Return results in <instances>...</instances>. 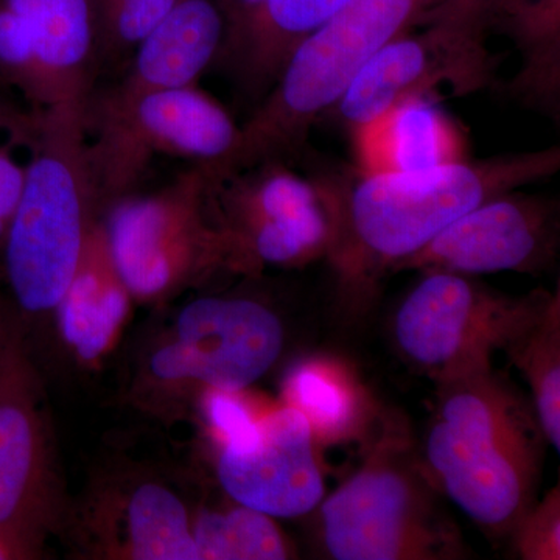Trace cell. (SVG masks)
I'll use <instances>...</instances> for the list:
<instances>
[{
    "instance_id": "cell-1",
    "label": "cell",
    "mask_w": 560,
    "mask_h": 560,
    "mask_svg": "<svg viewBox=\"0 0 560 560\" xmlns=\"http://www.w3.org/2000/svg\"><path fill=\"white\" fill-rule=\"evenodd\" d=\"M560 168L558 145L407 173H316L335 237L329 259L340 289L368 294L372 283L448 224L482 202L540 183Z\"/></svg>"
},
{
    "instance_id": "cell-2",
    "label": "cell",
    "mask_w": 560,
    "mask_h": 560,
    "mask_svg": "<svg viewBox=\"0 0 560 560\" xmlns=\"http://www.w3.org/2000/svg\"><path fill=\"white\" fill-rule=\"evenodd\" d=\"M434 385L423 466L490 539L510 536L536 503L544 466L547 438L533 404L493 368Z\"/></svg>"
},
{
    "instance_id": "cell-3",
    "label": "cell",
    "mask_w": 560,
    "mask_h": 560,
    "mask_svg": "<svg viewBox=\"0 0 560 560\" xmlns=\"http://www.w3.org/2000/svg\"><path fill=\"white\" fill-rule=\"evenodd\" d=\"M28 153L20 202L0 250L18 308L46 315L68 290L84 238L101 213L84 103L40 110L38 138Z\"/></svg>"
},
{
    "instance_id": "cell-4",
    "label": "cell",
    "mask_w": 560,
    "mask_h": 560,
    "mask_svg": "<svg viewBox=\"0 0 560 560\" xmlns=\"http://www.w3.org/2000/svg\"><path fill=\"white\" fill-rule=\"evenodd\" d=\"M359 469L320 501V534L337 560L469 558L401 419L378 427Z\"/></svg>"
},
{
    "instance_id": "cell-5",
    "label": "cell",
    "mask_w": 560,
    "mask_h": 560,
    "mask_svg": "<svg viewBox=\"0 0 560 560\" xmlns=\"http://www.w3.org/2000/svg\"><path fill=\"white\" fill-rule=\"evenodd\" d=\"M433 0H350L302 40L245 124L220 178L264 161L296 160L320 114L334 108L383 46L419 25Z\"/></svg>"
},
{
    "instance_id": "cell-6",
    "label": "cell",
    "mask_w": 560,
    "mask_h": 560,
    "mask_svg": "<svg viewBox=\"0 0 560 560\" xmlns=\"http://www.w3.org/2000/svg\"><path fill=\"white\" fill-rule=\"evenodd\" d=\"M213 183L209 165L191 164L161 190L132 191L105 209L110 254L132 298L162 300L220 270L256 275L221 226Z\"/></svg>"
},
{
    "instance_id": "cell-7",
    "label": "cell",
    "mask_w": 560,
    "mask_h": 560,
    "mask_svg": "<svg viewBox=\"0 0 560 560\" xmlns=\"http://www.w3.org/2000/svg\"><path fill=\"white\" fill-rule=\"evenodd\" d=\"M88 156L101 213L136 191L154 156L221 172L238 145L241 127L198 84L110 98L97 90L84 103Z\"/></svg>"
},
{
    "instance_id": "cell-8",
    "label": "cell",
    "mask_w": 560,
    "mask_h": 560,
    "mask_svg": "<svg viewBox=\"0 0 560 560\" xmlns=\"http://www.w3.org/2000/svg\"><path fill=\"white\" fill-rule=\"evenodd\" d=\"M551 294L508 296L458 272H422L394 315V345L434 383L490 370L493 355L528 329Z\"/></svg>"
},
{
    "instance_id": "cell-9",
    "label": "cell",
    "mask_w": 560,
    "mask_h": 560,
    "mask_svg": "<svg viewBox=\"0 0 560 560\" xmlns=\"http://www.w3.org/2000/svg\"><path fill=\"white\" fill-rule=\"evenodd\" d=\"M62 511L46 390L20 327L0 352V541L27 558Z\"/></svg>"
},
{
    "instance_id": "cell-10",
    "label": "cell",
    "mask_w": 560,
    "mask_h": 560,
    "mask_svg": "<svg viewBox=\"0 0 560 560\" xmlns=\"http://www.w3.org/2000/svg\"><path fill=\"white\" fill-rule=\"evenodd\" d=\"M102 68L95 0H0V84L31 109L86 103Z\"/></svg>"
},
{
    "instance_id": "cell-11",
    "label": "cell",
    "mask_w": 560,
    "mask_h": 560,
    "mask_svg": "<svg viewBox=\"0 0 560 560\" xmlns=\"http://www.w3.org/2000/svg\"><path fill=\"white\" fill-rule=\"evenodd\" d=\"M383 46L335 103V116L350 130L416 98H434L442 88L464 97L495 83L497 58L486 33L430 22Z\"/></svg>"
},
{
    "instance_id": "cell-12",
    "label": "cell",
    "mask_w": 560,
    "mask_h": 560,
    "mask_svg": "<svg viewBox=\"0 0 560 560\" xmlns=\"http://www.w3.org/2000/svg\"><path fill=\"white\" fill-rule=\"evenodd\" d=\"M283 340L282 320L264 302L198 298L179 312L172 340L153 353L150 370L158 381L237 393L278 363Z\"/></svg>"
},
{
    "instance_id": "cell-13",
    "label": "cell",
    "mask_w": 560,
    "mask_h": 560,
    "mask_svg": "<svg viewBox=\"0 0 560 560\" xmlns=\"http://www.w3.org/2000/svg\"><path fill=\"white\" fill-rule=\"evenodd\" d=\"M559 243L558 200L512 190L464 213L390 271L536 275L552 267Z\"/></svg>"
},
{
    "instance_id": "cell-14",
    "label": "cell",
    "mask_w": 560,
    "mask_h": 560,
    "mask_svg": "<svg viewBox=\"0 0 560 560\" xmlns=\"http://www.w3.org/2000/svg\"><path fill=\"white\" fill-rule=\"evenodd\" d=\"M217 475L235 503L270 517H302L324 500L315 438L296 408L259 420L256 436L245 444H224Z\"/></svg>"
},
{
    "instance_id": "cell-15",
    "label": "cell",
    "mask_w": 560,
    "mask_h": 560,
    "mask_svg": "<svg viewBox=\"0 0 560 560\" xmlns=\"http://www.w3.org/2000/svg\"><path fill=\"white\" fill-rule=\"evenodd\" d=\"M226 24L217 0H178L132 50L120 81L101 90L110 98L191 86L223 50Z\"/></svg>"
},
{
    "instance_id": "cell-16",
    "label": "cell",
    "mask_w": 560,
    "mask_h": 560,
    "mask_svg": "<svg viewBox=\"0 0 560 560\" xmlns=\"http://www.w3.org/2000/svg\"><path fill=\"white\" fill-rule=\"evenodd\" d=\"M357 171L407 173L467 160V140L434 98L394 106L350 130Z\"/></svg>"
},
{
    "instance_id": "cell-17",
    "label": "cell",
    "mask_w": 560,
    "mask_h": 560,
    "mask_svg": "<svg viewBox=\"0 0 560 560\" xmlns=\"http://www.w3.org/2000/svg\"><path fill=\"white\" fill-rule=\"evenodd\" d=\"M131 298L98 219L84 238L77 270L55 308L62 337L80 359H98L109 348L127 318Z\"/></svg>"
},
{
    "instance_id": "cell-18",
    "label": "cell",
    "mask_w": 560,
    "mask_h": 560,
    "mask_svg": "<svg viewBox=\"0 0 560 560\" xmlns=\"http://www.w3.org/2000/svg\"><path fill=\"white\" fill-rule=\"evenodd\" d=\"M350 0H265L238 35L221 50L226 66L253 97H264L302 40L323 27Z\"/></svg>"
},
{
    "instance_id": "cell-19",
    "label": "cell",
    "mask_w": 560,
    "mask_h": 560,
    "mask_svg": "<svg viewBox=\"0 0 560 560\" xmlns=\"http://www.w3.org/2000/svg\"><path fill=\"white\" fill-rule=\"evenodd\" d=\"M506 33L522 66L504 84L510 97L552 120L560 116V0H499L490 31Z\"/></svg>"
},
{
    "instance_id": "cell-20",
    "label": "cell",
    "mask_w": 560,
    "mask_h": 560,
    "mask_svg": "<svg viewBox=\"0 0 560 560\" xmlns=\"http://www.w3.org/2000/svg\"><path fill=\"white\" fill-rule=\"evenodd\" d=\"M124 540L117 550L138 560H200L189 514L175 492L158 482L132 490L121 511Z\"/></svg>"
},
{
    "instance_id": "cell-21",
    "label": "cell",
    "mask_w": 560,
    "mask_h": 560,
    "mask_svg": "<svg viewBox=\"0 0 560 560\" xmlns=\"http://www.w3.org/2000/svg\"><path fill=\"white\" fill-rule=\"evenodd\" d=\"M289 407L311 423L316 441L337 442L355 436L366 415V399L355 381L330 361H304L287 378Z\"/></svg>"
},
{
    "instance_id": "cell-22",
    "label": "cell",
    "mask_w": 560,
    "mask_h": 560,
    "mask_svg": "<svg viewBox=\"0 0 560 560\" xmlns=\"http://www.w3.org/2000/svg\"><path fill=\"white\" fill-rule=\"evenodd\" d=\"M533 394L534 411L547 442L560 452V294L504 350Z\"/></svg>"
},
{
    "instance_id": "cell-23",
    "label": "cell",
    "mask_w": 560,
    "mask_h": 560,
    "mask_svg": "<svg viewBox=\"0 0 560 560\" xmlns=\"http://www.w3.org/2000/svg\"><path fill=\"white\" fill-rule=\"evenodd\" d=\"M191 533L200 560L291 558L289 541L272 517L242 504L228 511H202Z\"/></svg>"
},
{
    "instance_id": "cell-24",
    "label": "cell",
    "mask_w": 560,
    "mask_h": 560,
    "mask_svg": "<svg viewBox=\"0 0 560 560\" xmlns=\"http://www.w3.org/2000/svg\"><path fill=\"white\" fill-rule=\"evenodd\" d=\"M178 0H95L102 65L130 60L132 50Z\"/></svg>"
},
{
    "instance_id": "cell-25",
    "label": "cell",
    "mask_w": 560,
    "mask_h": 560,
    "mask_svg": "<svg viewBox=\"0 0 560 560\" xmlns=\"http://www.w3.org/2000/svg\"><path fill=\"white\" fill-rule=\"evenodd\" d=\"M560 493L551 489L540 503H534L514 526L510 536L515 552L526 560L560 559Z\"/></svg>"
},
{
    "instance_id": "cell-26",
    "label": "cell",
    "mask_w": 560,
    "mask_h": 560,
    "mask_svg": "<svg viewBox=\"0 0 560 560\" xmlns=\"http://www.w3.org/2000/svg\"><path fill=\"white\" fill-rule=\"evenodd\" d=\"M206 412L224 444H245L256 436L259 420H254L230 390L213 389L206 400Z\"/></svg>"
},
{
    "instance_id": "cell-27",
    "label": "cell",
    "mask_w": 560,
    "mask_h": 560,
    "mask_svg": "<svg viewBox=\"0 0 560 560\" xmlns=\"http://www.w3.org/2000/svg\"><path fill=\"white\" fill-rule=\"evenodd\" d=\"M497 2L499 0H433L419 25L444 22L488 35Z\"/></svg>"
},
{
    "instance_id": "cell-28",
    "label": "cell",
    "mask_w": 560,
    "mask_h": 560,
    "mask_svg": "<svg viewBox=\"0 0 560 560\" xmlns=\"http://www.w3.org/2000/svg\"><path fill=\"white\" fill-rule=\"evenodd\" d=\"M13 145H0V246L13 219L24 187L25 165L11 153Z\"/></svg>"
},
{
    "instance_id": "cell-29",
    "label": "cell",
    "mask_w": 560,
    "mask_h": 560,
    "mask_svg": "<svg viewBox=\"0 0 560 560\" xmlns=\"http://www.w3.org/2000/svg\"><path fill=\"white\" fill-rule=\"evenodd\" d=\"M40 113L24 109L0 90V135L10 145L31 150L38 138Z\"/></svg>"
},
{
    "instance_id": "cell-30",
    "label": "cell",
    "mask_w": 560,
    "mask_h": 560,
    "mask_svg": "<svg viewBox=\"0 0 560 560\" xmlns=\"http://www.w3.org/2000/svg\"><path fill=\"white\" fill-rule=\"evenodd\" d=\"M264 2L265 0H217L221 13H223L224 24H226L223 47L238 35L243 25Z\"/></svg>"
},
{
    "instance_id": "cell-31",
    "label": "cell",
    "mask_w": 560,
    "mask_h": 560,
    "mask_svg": "<svg viewBox=\"0 0 560 560\" xmlns=\"http://www.w3.org/2000/svg\"><path fill=\"white\" fill-rule=\"evenodd\" d=\"M20 329V324L14 318H11L9 308L0 304V352L5 348L7 342L13 337L14 331Z\"/></svg>"
},
{
    "instance_id": "cell-32",
    "label": "cell",
    "mask_w": 560,
    "mask_h": 560,
    "mask_svg": "<svg viewBox=\"0 0 560 560\" xmlns=\"http://www.w3.org/2000/svg\"><path fill=\"white\" fill-rule=\"evenodd\" d=\"M0 559H13V555H11L9 548L0 541Z\"/></svg>"
}]
</instances>
